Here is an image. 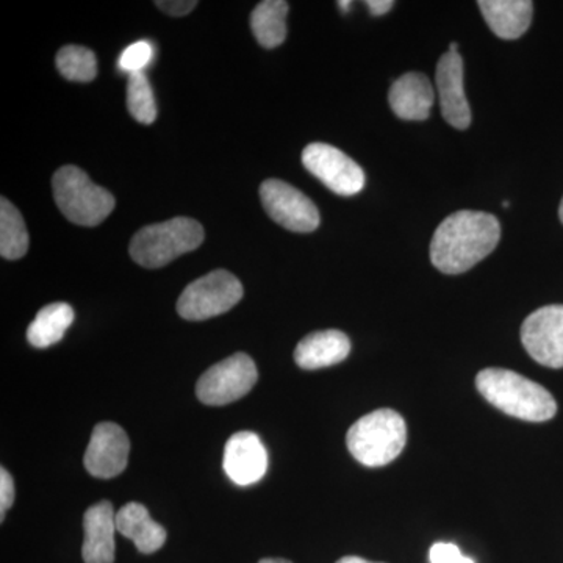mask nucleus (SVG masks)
<instances>
[{"instance_id":"nucleus-14","label":"nucleus","mask_w":563,"mask_h":563,"mask_svg":"<svg viewBox=\"0 0 563 563\" xmlns=\"http://www.w3.org/2000/svg\"><path fill=\"white\" fill-rule=\"evenodd\" d=\"M84 531L81 555L85 563H113L114 532L118 531L113 504L101 501L91 506L85 512Z\"/></svg>"},{"instance_id":"nucleus-16","label":"nucleus","mask_w":563,"mask_h":563,"mask_svg":"<svg viewBox=\"0 0 563 563\" xmlns=\"http://www.w3.org/2000/svg\"><path fill=\"white\" fill-rule=\"evenodd\" d=\"M351 342L342 331H320L310 333L296 346L295 362L299 368L320 369L346 361Z\"/></svg>"},{"instance_id":"nucleus-6","label":"nucleus","mask_w":563,"mask_h":563,"mask_svg":"<svg viewBox=\"0 0 563 563\" xmlns=\"http://www.w3.org/2000/svg\"><path fill=\"white\" fill-rule=\"evenodd\" d=\"M242 282L225 269H214L181 291L177 312L184 320L203 321L229 312L243 298Z\"/></svg>"},{"instance_id":"nucleus-11","label":"nucleus","mask_w":563,"mask_h":563,"mask_svg":"<svg viewBox=\"0 0 563 563\" xmlns=\"http://www.w3.org/2000/svg\"><path fill=\"white\" fill-rule=\"evenodd\" d=\"M131 453L128 433L114 422H99L92 429L91 440L85 453V468L91 476L110 479L124 472Z\"/></svg>"},{"instance_id":"nucleus-18","label":"nucleus","mask_w":563,"mask_h":563,"mask_svg":"<svg viewBox=\"0 0 563 563\" xmlns=\"http://www.w3.org/2000/svg\"><path fill=\"white\" fill-rule=\"evenodd\" d=\"M117 529L125 539H131L143 554L161 550L168 537L165 528L152 520L146 507L140 503H129L121 507L120 512H117Z\"/></svg>"},{"instance_id":"nucleus-27","label":"nucleus","mask_w":563,"mask_h":563,"mask_svg":"<svg viewBox=\"0 0 563 563\" xmlns=\"http://www.w3.org/2000/svg\"><path fill=\"white\" fill-rule=\"evenodd\" d=\"M155 5L165 11V13L179 18L191 13L198 7V2L196 0H158V2H155Z\"/></svg>"},{"instance_id":"nucleus-33","label":"nucleus","mask_w":563,"mask_h":563,"mask_svg":"<svg viewBox=\"0 0 563 563\" xmlns=\"http://www.w3.org/2000/svg\"><path fill=\"white\" fill-rule=\"evenodd\" d=\"M559 217H561V221H562V224H563V199H562V202H561V207H559Z\"/></svg>"},{"instance_id":"nucleus-31","label":"nucleus","mask_w":563,"mask_h":563,"mask_svg":"<svg viewBox=\"0 0 563 563\" xmlns=\"http://www.w3.org/2000/svg\"><path fill=\"white\" fill-rule=\"evenodd\" d=\"M258 563H291L288 561H285V559H263V561Z\"/></svg>"},{"instance_id":"nucleus-15","label":"nucleus","mask_w":563,"mask_h":563,"mask_svg":"<svg viewBox=\"0 0 563 563\" xmlns=\"http://www.w3.org/2000/svg\"><path fill=\"white\" fill-rule=\"evenodd\" d=\"M435 101L431 80L421 73H407L391 85L388 102L404 121H424Z\"/></svg>"},{"instance_id":"nucleus-32","label":"nucleus","mask_w":563,"mask_h":563,"mask_svg":"<svg viewBox=\"0 0 563 563\" xmlns=\"http://www.w3.org/2000/svg\"><path fill=\"white\" fill-rule=\"evenodd\" d=\"M450 52H459L457 43H451Z\"/></svg>"},{"instance_id":"nucleus-34","label":"nucleus","mask_w":563,"mask_h":563,"mask_svg":"<svg viewBox=\"0 0 563 563\" xmlns=\"http://www.w3.org/2000/svg\"><path fill=\"white\" fill-rule=\"evenodd\" d=\"M503 206H504V207H509V206H510V202H509V201H504V202H503Z\"/></svg>"},{"instance_id":"nucleus-23","label":"nucleus","mask_w":563,"mask_h":563,"mask_svg":"<svg viewBox=\"0 0 563 563\" xmlns=\"http://www.w3.org/2000/svg\"><path fill=\"white\" fill-rule=\"evenodd\" d=\"M129 113L141 124H152L157 118V103L146 74H131L128 84Z\"/></svg>"},{"instance_id":"nucleus-7","label":"nucleus","mask_w":563,"mask_h":563,"mask_svg":"<svg viewBox=\"0 0 563 563\" xmlns=\"http://www.w3.org/2000/svg\"><path fill=\"white\" fill-rule=\"evenodd\" d=\"M257 379L254 361L244 352H236L202 374L196 385V395L207 406H228L246 396Z\"/></svg>"},{"instance_id":"nucleus-3","label":"nucleus","mask_w":563,"mask_h":563,"mask_svg":"<svg viewBox=\"0 0 563 563\" xmlns=\"http://www.w3.org/2000/svg\"><path fill=\"white\" fill-rule=\"evenodd\" d=\"M407 442L406 421L391 409H379L355 421L347 432V450L365 466L387 465L402 453Z\"/></svg>"},{"instance_id":"nucleus-8","label":"nucleus","mask_w":563,"mask_h":563,"mask_svg":"<svg viewBox=\"0 0 563 563\" xmlns=\"http://www.w3.org/2000/svg\"><path fill=\"white\" fill-rule=\"evenodd\" d=\"M263 209L272 220L291 232L310 233L320 225V211L298 188L284 180L268 179L261 187Z\"/></svg>"},{"instance_id":"nucleus-10","label":"nucleus","mask_w":563,"mask_h":563,"mask_svg":"<svg viewBox=\"0 0 563 563\" xmlns=\"http://www.w3.org/2000/svg\"><path fill=\"white\" fill-rule=\"evenodd\" d=\"M521 342L533 361L563 368V306H547L526 318Z\"/></svg>"},{"instance_id":"nucleus-4","label":"nucleus","mask_w":563,"mask_h":563,"mask_svg":"<svg viewBox=\"0 0 563 563\" xmlns=\"http://www.w3.org/2000/svg\"><path fill=\"white\" fill-rule=\"evenodd\" d=\"M203 228L191 218L173 220L146 225L133 235L129 252L133 262L144 268H162L180 255L198 250L203 242Z\"/></svg>"},{"instance_id":"nucleus-26","label":"nucleus","mask_w":563,"mask_h":563,"mask_svg":"<svg viewBox=\"0 0 563 563\" xmlns=\"http://www.w3.org/2000/svg\"><path fill=\"white\" fill-rule=\"evenodd\" d=\"M14 481L5 468H0V520H5L7 510L14 503Z\"/></svg>"},{"instance_id":"nucleus-21","label":"nucleus","mask_w":563,"mask_h":563,"mask_svg":"<svg viewBox=\"0 0 563 563\" xmlns=\"http://www.w3.org/2000/svg\"><path fill=\"white\" fill-rule=\"evenodd\" d=\"M29 251V232L20 210L7 198L0 199V255L20 261Z\"/></svg>"},{"instance_id":"nucleus-13","label":"nucleus","mask_w":563,"mask_h":563,"mask_svg":"<svg viewBox=\"0 0 563 563\" xmlns=\"http://www.w3.org/2000/svg\"><path fill=\"white\" fill-rule=\"evenodd\" d=\"M435 80L444 121L459 131H465L472 124V109L463 88V60L459 52L448 51L442 55L437 65Z\"/></svg>"},{"instance_id":"nucleus-17","label":"nucleus","mask_w":563,"mask_h":563,"mask_svg":"<svg viewBox=\"0 0 563 563\" xmlns=\"http://www.w3.org/2000/svg\"><path fill=\"white\" fill-rule=\"evenodd\" d=\"M477 5L488 27L499 38H520L531 25L533 13L531 0H481Z\"/></svg>"},{"instance_id":"nucleus-5","label":"nucleus","mask_w":563,"mask_h":563,"mask_svg":"<svg viewBox=\"0 0 563 563\" xmlns=\"http://www.w3.org/2000/svg\"><path fill=\"white\" fill-rule=\"evenodd\" d=\"M58 209L74 224L95 228L114 209V198L77 166H63L52 179Z\"/></svg>"},{"instance_id":"nucleus-2","label":"nucleus","mask_w":563,"mask_h":563,"mask_svg":"<svg viewBox=\"0 0 563 563\" xmlns=\"http://www.w3.org/2000/svg\"><path fill=\"white\" fill-rule=\"evenodd\" d=\"M476 387L485 401L518 420L542 422L558 413V404L547 388L510 369H483Z\"/></svg>"},{"instance_id":"nucleus-19","label":"nucleus","mask_w":563,"mask_h":563,"mask_svg":"<svg viewBox=\"0 0 563 563\" xmlns=\"http://www.w3.org/2000/svg\"><path fill=\"white\" fill-rule=\"evenodd\" d=\"M74 321V310L69 303L54 302L43 307L29 325L27 340L32 346L49 347L60 342Z\"/></svg>"},{"instance_id":"nucleus-28","label":"nucleus","mask_w":563,"mask_h":563,"mask_svg":"<svg viewBox=\"0 0 563 563\" xmlns=\"http://www.w3.org/2000/svg\"><path fill=\"white\" fill-rule=\"evenodd\" d=\"M395 5L393 0H368L366 2V7H368L369 13L373 16H384L385 13H388Z\"/></svg>"},{"instance_id":"nucleus-9","label":"nucleus","mask_w":563,"mask_h":563,"mask_svg":"<svg viewBox=\"0 0 563 563\" xmlns=\"http://www.w3.org/2000/svg\"><path fill=\"white\" fill-rule=\"evenodd\" d=\"M302 163L307 172L335 195H358L365 187V173L361 166L331 144H309L302 152Z\"/></svg>"},{"instance_id":"nucleus-25","label":"nucleus","mask_w":563,"mask_h":563,"mask_svg":"<svg viewBox=\"0 0 563 563\" xmlns=\"http://www.w3.org/2000/svg\"><path fill=\"white\" fill-rule=\"evenodd\" d=\"M429 559H431V563H474L473 559L462 554L459 547L443 542L432 544Z\"/></svg>"},{"instance_id":"nucleus-30","label":"nucleus","mask_w":563,"mask_h":563,"mask_svg":"<svg viewBox=\"0 0 563 563\" xmlns=\"http://www.w3.org/2000/svg\"><path fill=\"white\" fill-rule=\"evenodd\" d=\"M336 5H339L340 10H342V11H350L351 10V2H350V0H340V2H336Z\"/></svg>"},{"instance_id":"nucleus-20","label":"nucleus","mask_w":563,"mask_h":563,"mask_svg":"<svg viewBox=\"0 0 563 563\" xmlns=\"http://www.w3.org/2000/svg\"><path fill=\"white\" fill-rule=\"evenodd\" d=\"M288 2L265 0L251 14V29L255 40L266 49L280 46L287 38Z\"/></svg>"},{"instance_id":"nucleus-29","label":"nucleus","mask_w":563,"mask_h":563,"mask_svg":"<svg viewBox=\"0 0 563 563\" xmlns=\"http://www.w3.org/2000/svg\"><path fill=\"white\" fill-rule=\"evenodd\" d=\"M336 563H374L369 561H365V559L357 558V555H346V558L340 559Z\"/></svg>"},{"instance_id":"nucleus-24","label":"nucleus","mask_w":563,"mask_h":563,"mask_svg":"<svg viewBox=\"0 0 563 563\" xmlns=\"http://www.w3.org/2000/svg\"><path fill=\"white\" fill-rule=\"evenodd\" d=\"M152 57H154L152 44L147 41H136L122 52L120 68L129 74L144 73L143 69L150 65Z\"/></svg>"},{"instance_id":"nucleus-1","label":"nucleus","mask_w":563,"mask_h":563,"mask_svg":"<svg viewBox=\"0 0 563 563\" xmlns=\"http://www.w3.org/2000/svg\"><path fill=\"white\" fill-rule=\"evenodd\" d=\"M501 225L487 211L461 210L443 220L431 243V262L444 274H462L498 246Z\"/></svg>"},{"instance_id":"nucleus-22","label":"nucleus","mask_w":563,"mask_h":563,"mask_svg":"<svg viewBox=\"0 0 563 563\" xmlns=\"http://www.w3.org/2000/svg\"><path fill=\"white\" fill-rule=\"evenodd\" d=\"M57 69L65 79L73 81H91L98 76V62L95 52L84 46L63 47L57 54Z\"/></svg>"},{"instance_id":"nucleus-12","label":"nucleus","mask_w":563,"mask_h":563,"mask_svg":"<svg viewBox=\"0 0 563 563\" xmlns=\"http://www.w3.org/2000/svg\"><path fill=\"white\" fill-rule=\"evenodd\" d=\"M222 466L233 484H257L268 470V453L261 437L250 431L233 433L225 443Z\"/></svg>"}]
</instances>
